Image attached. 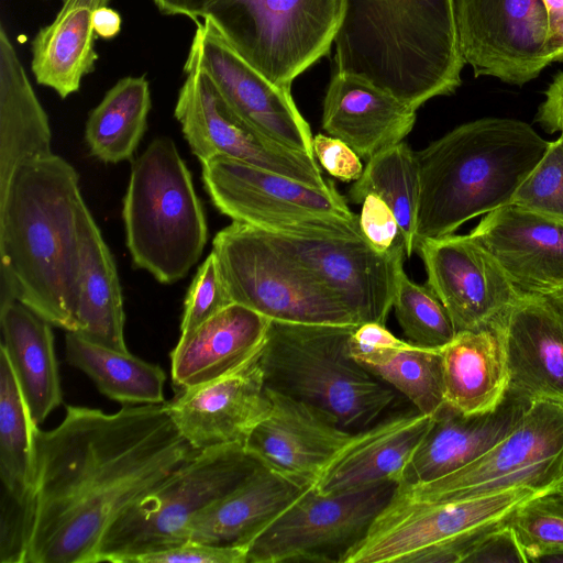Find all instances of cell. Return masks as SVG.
<instances>
[{
	"label": "cell",
	"instance_id": "obj_47",
	"mask_svg": "<svg viewBox=\"0 0 563 563\" xmlns=\"http://www.w3.org/2000/svg\"><path fill=\"white\" fill-rule=\"evenodd\" d=\"M534 121L550 134H563V71L558 73L540 103Z\"/></svg>",
	"mask_w": 563,
	"mask_h": 563
},
{
	"label": "cell",
	"instance_id": "obj_6",
	"mask_svg": "<svg viewBox=\"0 0 563 563\" xmlns=\"http://www.w3.org/2000/svg\"><path fill=\"white\" fill-rule=\"evenodd\" d=\"M134 265L162 284L183 279L208 240L202 206L174 141L154 139L132 163L123 202Z\"/></svg>",
	"mask_w": 563,
	"mask_h": 563
},
{
	"label": "cell",
	"instance_id": "obj_4",
	"mask_svg": "<svg viewBox=\"0 0 563 563\" xmlns=\"http://www.w3.org/2000/svg\"><path fill=\"white\" fill-rule=\"evenodd\" d=\"M549 145L523 121L482 118L416 152L417 242L453 234L466 221L510 205Z\"/></svg>",
	"mask_w": 563,
	"mask_h": 563
},
{
	"label": "cell",
	"instance_id": "obj_50",
	"mask_svg": "<svg viewBox=\"0 0 563 563\" xmlns=\"http://www.w3.org/2000/svg\"><path fill=\"white\" fill-rule=\"evenodd\" d=\"M547 47L551 63H563V21L550 31Z\"/></svg>",
	"mask_w": 563,
	"mask_h": 563
},
{
	"label": "cell",
	"instance_id": "obj_25",
	"mask_svg": "<svg viewBox=\"0 0 563 563\" xmlns=\"http://www.w3.org/2000/svg\"><path fill=\"white\" fill-rule=\"evenodd\" d=\"M432 417L417 409L389 413L372 427L357 432L313 487L321 494L331 495L388 479L399 483Z\"/></svg>",
	"mask_w": 563,
	"mask_h": 563
},
{
	"label": "cell",
	"instance_id": "obj_13",
	"mask_svg": "<svg viewBox=\"0 0 563 563\" xmlns=\"http://www.w3.org/2000/svg\"><path fill=\"white\" fill-rule=\"evenodd\" d=\"M398 487L384 481L324 495L309 486L250 542L246 563H343Z\"/></svg>",
	"mask_w": 563,
	"mask_h": 563
},
{
	"label": "cell",
	"instance_id": "obj_26",
	"mask_svg": "<svg viewBox=\"0 0 563 563\" xmlns=\"http://www.w3.org/2000/svg\"><path fill=\"white\" fill-rule=\"evenodd\" d=\"M271 320L231 303L186 336L170 352V374L179 389L228 375L261 350Z\"/></svg>",
	"mask_w": 563,
	"mask_h": 563
},
{
	"label": "cell",
	"instance_id": "obj_28",
	"mask_svg": "<svg viewBox=\"0 0 563 563\" xmlns=\"http://www.w3.org/2000/svg\"><path fill=\"white\" fill-rule=\"evenodd\" d=\"M5 352L33 421L38 426L63 401L52 324L19 300L0 305Z\"/></svg>",
	"mask_w": 563,
	"mask_h": 563
},
{
	"label": "cell",
	"instance_id": "obj_8",
	"mask_svg": "<svg viewBox=\"0 0 563 563\" xmlns=\"http://www.w3.org/2000/svg\"><path fill=\"white\" fill-rule=\"evenodd\" d=\"M541 493L526 486L452 501L396 493L343 563H463L478 539Z\"/></svg>",
	"mask_w": 563,
	"mask_h": 563
},
{
	"label": "cell",
	"instance_id": "obj_12",
	"mask_svg": "<svg viewBox=\"0 0 563 563\" xmlns=\"http://www.w3.org/2000/svg\"><path fill=\"white\" fill-rule=\"evenodd\" d=\"M563 479V405L528 404L512 430L463 467L437 479L398 486L396 494L418 501H452L526 486L555 492Z\"/></svg>",
	"mask_w": 563,
	"mask_h": 563
},
{
	"label": "cell",
	"instance_id": "obj_24",
	"mask_svg": "<svg viewBox=\"0 0 563 563\" xmlns=\"http://www.w3.org/2000/svg\"><path fill=\"white\" fill-rule=\"evenodd\" d=\"M528 404L507 394L495 411L465 415L444 402L433 415L398 486L437 479L476 460L512 430Z\"/></svg>",
	"mask_w": 563,
	"mask_h": 563
},
{
	"label": "cell",
	"instance_id": "obj_43",
	"mask_svg": "<svg viewBox=\"0 0 563 563\" xmlns=\"http://www.w3.org/2000/svg\"><path fill=\"white\" fill-rule=\"evenodd\" d=\"M246 547H220L187 541L139 558L135 563H246Z\"/></svg>",
	"mask_w": 563,
	"mask_h": 563
},
{
	"label": "cell",
	"instance_id": "obj_33",
	"mask_svg": "<svg viewBox=\"0 0 563 563\" xmlns=\"http://www.w3.org/2000/svg\"><path fill=\"white\" fill-rule=\"evenodd\" d=\"M69 365L84 372L106 397L124 405L164 404L166 375L130 352L92 343L75 332L65 336Z\"/></svg>",
	"mask_w": 563,
	"mask_h": 563
},
{
	"label": "cell",
	"instance_id": "obj_14",
	"mask_svg": "<svg viewBox=\"0 0 563 563\" xmlns=\"http://www.w3.org/2000/svg\"><path fill=\"white\" fill-rule=\"evenodd\" d=\"M186 79L175 106V118L192 154L205 163L217 156L238 159L328 188L314 156L287 148L261 134L223 100L212 81L195 67L184 68Z\"/></svg>",
	"mask_w": 563,
	"mask_h": 563
},
{
	"label": "cell",
	"instance_id": "obj_9",
	"mask_svg": "<svg viewBox=\"0 0 563 563\" xmlns=\"http://www.w3.org/2000/svg\"><path fill=\"white\" fill-rule=\"evenodd\" d=\"M235 303L269 320L311 324H361L357 317L264 230L233 221L212 251Z\"/></svg>",
	"mask_w": 563,
	"mask_h": 563
},
{
	"label": "cell",
	"instance_id": "obj_17",
	"mask_svg": "<svg viewBox=\"0 0 563 563\" xmlns=\"http://www.w3.org/2000/svg\"><path fill=\"white\" fill-rule=\"evenodd\" d=\"M265 232L331 290L360 323L385 324L404 272L405 244L380 253L365 238H309Z\"/></svg>",
	"mask_w": 563,
	"mask_h": 563
},
{
	"label": "cell",
	"instance_id": "obj_1",
	"mask_svg": "<svg viewBox=\"0 0 563 563\" xmlns=\"http://www.w3.org/2000/svg\"><path fill=\"white\" fill-rule=\"evenodd\" d=\"M35 521L25 563H95L111 522L198 451L164 404L66 406L35 432Z\"/></svg>",
	"mask_w": 563,
	"mask_h": 563
},
{
	"label": "cell",
	"instance_id": "obj_38",
	"mask_svg": "<svg viewBox=\"0 0 563 563\" xmlns=\"http://www.w3.org/2000/svg\"><path fill=\"white\" fill-rule=\"evenodd\" d=\"M396 319L408 342L441 349L456 334L442 302L428 285L413 283L402 272L393 302Z\"/></svg>",
	"mask_w": 563,
	"mask_h": 563
},
{
	"label": "cell",
	"instance_id": "obj_45",
	"mask_svg": "<svg viewBox=\"0 0 563 563\" xmlns=\"http://www.w3.org/2000/svg\"><path fill=\"white\" fill-rule=\"evenodd\" d=\"M463 563H528L509 519L484 533Z\"/></svg>",
	"mask_w": 563,
	"mask_h": 563
},
{
	"label": "cell",
	"instance_id": "obj_5",
	"mask_svg": "<svg viewBox=\"0 0 563 563\" xmlns=\"http://www.w3.org/2000/svg\"><path fill=\"white\" fill-rule=\"evenodd\" d=\"M355 327L271 320L258 357L266 388L323 410L351 432L380 421L401 395L354 360Z\"/></svg>",
	"mask_w": 563,
	"mask_h": 563
},
{
	"label": "cell",
	"instance_id": "obj_34",
	"mask_svg": "<svg viewBox=\"0 0 563 563\" xmlns=\"http://www.w3.org/2000/svg\"><path fill=\"white\" fill-rule=\"evenodd\" d=\"M150 109V84L144 76L118 80L86 122L90 154L106 164L131 159L146 130Z\"/></svg>",
	"mask_w": 563,
	"mask_h": 563
},
{
	"label": "cell",
	"instance_id": "obj_52",
	"mask_svg": "<svg viewBox=\"0 0 563 563\" xmlns=\"http://www.w3.org/2000/svg\"><path fill=\"white\" fill-rule=\"evenodd\" d=\"M530 563H563V547L542 551L533 555Z\"/></svg>",
	"mask_w": 563,
	"mask_h": 563
},
{
	"label": "cell",
	"instance_id": "obj_39",
	"mask_svg": "<svg viewBox=\"0 0 563 563\" xmlns=\"http://www.w3.org/2000/svg\"><path fill=\"white\" fill-rule=\"evenodd\" d=\"M509 523L528 563L542 551L563 547V495L551 492L525 501L510 516Z\"/></svg>",
	"mask_w": 563,
	"mask_h": 563
},
{
	"label": "cell",
	"instance_id": "obj_7",
	"mask_svg": "<svg viewBox=\"0 0 563 563\" xmlns=\"http://www.w3.org/2000/svg\"><path fill=\"white\" fill-rule=\"evenodd\" d=\"M260 464L241 444L198 451L111 522L99 541L95 563H135L143 555L187 542L191 520Z\"/></svg>",
	"mask_w": 563,
	"mask_h": 563
},
{
	"label": "cell",
	"instance_id": "obj_27",
	"mask_svg": "<svg viewBox=\"0 0 563 563\" xmlns=\"http://www.w3.org/2000/svg\"><path fill=\"white\" fill-rule=\"evenodd\" d=\"M308 487L261 463L236 488L191 520L188 541L247 548L254 537Z\"/></svg>",
	"mask_w": 563,
	"mask_h": 563
},
{
	"label": "cell",
	"instance_id": "obj_41",
	"mask_svg": "<svg viewBox=\"0 0 563 563\" xmlns=\"http://www.w3.org/2000/svg\"><path fill=\"white\" fill-rule=\"evenodd\" d=\"M233 303L211 252L199 266L184 305L180 338L196 330L208 319Z\"/></svg>",
	"mask_w": 563,
	"mask_h": 563
},
{
	"label": "cell",
	"instance_id": "obj_32",
	"mask_svg": "<svg viewBox=\"0 0 563 563\" xmlns=\"http://www.w3.org/2000/svg\"><path fill=\"white\" fill-rule=\"evenodd\" d=\"M124 309L113 256L101 231L86 210L81 241V280L76 331L86 340L129 352L124 340Z\"/></svg>",
	"mask_w": 563,
	"mask_h": 563
},
{
	"label": "cell",
	"instance_id": "obj_3",
	"mask_svg": "<svg viewBox=\"0 0 563 563\" xmlns=\"http://www.w3.org/2000/svg\"><path fill=\"white\" fill-rule=\"evenodd\" d=\"M333 44L334 70L416 110L462 84L455 0H342Z\"/></svg>",
	"mask_w": 563,
	"mask_h": 563
},
{
	"label": "cell",
	"instance_id": "obj_49",
	"mask_svg": "<svg viewBox=\"0 0 563 563\" xmlns=\"http://www.w3.org/2000/svg\"><path fill=\"white\" fill-rule=\"evenodd\" d=\"M92 23L98 37L110 40L119 34L122 20L115 10L104 5L95 11Z\"/></svg>",
	"mask_w": 563,
	"mask_h": 563
},
{
	"label": "cell",
	"instance_id": "obj_30",
	"mask_svg": "<svg viewBox=\"0 0 563 563\" xmlns=\"http://www.w3.org/2000/svg\"><path fill=\"white\" fill-rule=\"evenodd\" d=\"M52 152L48 117L3 25L0 27V195L22 163Z\"/></svg>",
	"mask_w": 563,
	"mask_h": 563
},
{
	"label": "cell",
	"instance_id": "obj_19",
	"mask_svg": "<svg viewBox=\"0 0 563 563\" xmlns=\"http://www.w3.org/2000/svg\"><path fill=\"white\" fill-rule=\"evenodd\" d=\"M492 328L506 356L508 395L563 405V299L521 291Z\"/></svg>",
	"mask_w": 563,
	"mask_h": 563
},
{
	"label": "cell",
	"instance_id": "obj_48",
	"mask_svg": "<svg viewBox=\"0 0 563 563\" xmlns=\"http://www.w3.org/2000/svg\"><path fill=\"white\" fill-rule=\"evenodd\" d=\"M216 0H153L156 8L166 15H184L196 23L203 18Z\"/></svg>",
	"mask_w": 563,
	"mask_h": 563
},
{
	"label": "cell",
	"instance_id": "obj_42",
	"mask_svg": "<svg viewBox=\"0 0 563 563\" xmlns=\"http://www.w3.org/2000/svg\"><path fill=\"white\" fill-rule=\"evenodd\" d=\"M0 562L25 563L35 521V498L20 501L1 493Z\"/></svg>",
	"mask_w": 563,
	"mask_h": 563
},
{
	"label": "cell",
	"instance_id": "obj_2",
	"mask_svg": "<svg viewBox=\"0 0 563 563\" xmlns=\"http://www.w3.org/2000/svg\"><path fill=\"white\" fill-rule=\"evenodd\" d=\"M86 206L76 169L54 153L19 165L0 195V305L19 300L76 331Z\"/></svg>",
	"mask_w": 563,
	"mask_h": 563
},
{
	"label": "cell",
	"instance_id": "obj_18",
	"mask_svg": "<svg viewBox=\"0 0 563 563\" xmlns=\"http://www.w3.org/2000/svg\"><path fill=\"white\" fill-rule=\"evenodd\" d=\"M427 285L444 306L456 332L489 328L521 291L490 252L471 234L417 242Z\"/></svg>",
	"mask_w": 563,
	"mask_h": 563
},
{
	"label": "cell",
	"instance_id": "obj_51",
	"mask_svg": "<svg viewBox=\"0 0 563 563\" xmlns=\"http://www.w3.org/2000/svg\"><path fill=\"white\" fill-rule=\"evenodd\" d=\"M549 18V33L563 21V0H542Z\"/></svg>",
	"mask_w": 563,
	"mask_h": 563
},
{
	"label": "cell",
	"instance_id": "obj_20",
	"mask_svg": "<svg viewBox=\"0 0 563 563\" xmlns=\"http://www.w3.org/2000/svg\"><path fill=\"white\" fill-rule=\"evenodd\" d=\"M272 407L244 443L263 465L302 486L313 485L357 432L323 410L267 389Z\"/></svg>",
	"mask_w": 563,
	"mask_h": 563
},
{
	"label": "cell",
	"instance_id": "obj_15",
	"mask_svg": "<svg viewBox=\"0 0 563 563\" xmlns=\"http://www.w3.org/2000/svg\"><path fill=\"white\" fill-rule=\"evenodd\" d=\"M188 67L207 75L227 104L261 134L314 156L310 126L290 88L273 82L245 60L208 15L197 22L184 68Z\"/></svg>",
	"mask_w": 563,
	"mask_h": 563
},
{
	"label": "cell",
	"instance_id": "obj_16",
	"mask_svg": "<svg viewBox=\"0 0 563 563\" xmlns=\"http://www.w3.org/2000/svg\"><path fill=\"white\" fill-rule=\"evenodd\" d=\"M455 5L462 55L475 77L523 86L552 64L542 0H455Z\"/></svg>",
	"mask_w": 563,
	"mask_h": 563
},
{
	"label": "cell",
	"instance_id": "obj_11",
	"mask_svg": "<svg viewBox=\"0 0 563 563\" xmlns=\"http://www.w3.org/2000/svg\"><path fill=\"white\" fill-rule=\"evenodd\" d=\"M341 13L342 0H216L206 15L245 60L290 88L328 54Z\"/></svg>",
	"mask_w": 563,
	"mask_h": 563
},
{
	"label": "cell",
	"instance_id": "obj_37",
	"mask_svg": "<svg viewBox=\"0 0 563 563\" xmlns=\"http://www.w3.org/2000/svg\"><path fill=\"white\" fill-rule=\"evenodd\" d=\"M366 371L407 398L421 413L444 405L440 349L400 344L353 356Z\"/></svg>",
	"mask_w": 563,
	"mask_h": 563
},
{
	"label": "cell",
	"instance_id": "obj_40",
	"mask_svg": "<svg viewBox=\"0 0 563 563\" xmlns=\"http://www.w3.org/2000/svg\"><path fill=\"white\" fill-rule=\"evenodd\" d=\"M510 205L563 222V134L550 142Z\"/></svg>",
	"mask_w": 563,
	"mask_h": 563
},
{
	"label": "cell",
	"instance_id": "obj_53",
	"mask_svg": "<svg viewBox=\"0 0 563 563\" xmlns=\"http://www.w3.org/2000/svg\"><path fill=\"white\" fill-rule=\"evenodd\" d=\"M552 294L556 295L558 297H560L561 299H563V286L554 289L553 291H551Z\"/></svg>",
	"mask_w": 563,
	"mask_h": 563
},
{
	"label": "cell",
	"instance_id": "obj_35",
	"mask_svg": "<svg viewBox=\"0 0 563 563\" xmlns=\"http://www.w3.org/2000/svg\"><path fill=\"white\" fill-rule=\"evenodd\" d=\"M37 427L30 415L10 361L0 349L1 493L20 501L35 498Z\"/></svg>",
	"mask_w": 563,
	"mask_h": 563
},
{
	"label": "cell",
	"instance_id": "obj_44",
	"mask_svg": "<svg viewBox=\"0 0 563 563\" xmlns=\"http://www.w3.org/2000/svg\"><path fill=\"white\" fill-rule=\"evenodd\" d=\"M358 218L364 238L378 252L387 253L405 244L393 211L375 195L364 198Z\"/></svg>",
	"mask_w": 563,
	"mask_h": 563
},
{
	"label": "cell",
	"instance_id": "obj_46",
	"mask_svg": "<svg viewBox=\"0 0 563 563\" xmlns=\"http://www.w3.org/2000/svg\"><path fill=\"white\" fill-rule=\"evenodd\" d=\"M313 154L330 175L342 181L357 180L363 173L361 157L340 139L314 135Z\"/></svg>",
	"mask_w": 563,
	"mask_h": 563
},
{
	"label": "cell",
	"instance_id": "obj_54",
	"mask_svg": "<svg viewBox=\"0 0 563 563\" xmlns=\"http://www.w3.org/2000/svg\"><path fill=\"white\" fill-rule=\"evenodd\" d=\"M555 492H558L559 494L563 495V479L558 485Z\"/></svg>",
	"mask_w": 563,
	"mask_h": 563
},
{
	"label": "cell",
	"instance_id": "obj_36",
	"mask_svg": "<svg viewBox=\"0 0 563 563\" xmlns=\"http://www.w3.org/2000/svg\"><path fill=\"white\" fill-rule=\"evenodd\" d=\"M367 195H375L393 211L405 242L406 256L410 257L417 245L420 195L416 152L400 142L371 157L361 177L350 188L347 199L362 203Z\"/></svg>",
	"mask_w": 563,
	"mask_h": 563
},
{
	"label": "cell",
	"instance_id": "obj_29",
	"mask_svg": "<svg viewBox=\"0 0 563 563\" xmlns=\"http://www.w3.org/2000/svg\"><path fill=\"white\" fill-rule=\"evenodd\" d=\"M440 353L446 405L465 415L501 406L509 377L503 344L492 327L456 332Z\"/></svg>",
	"mask_w": 563,
	"mask_h": 563
},
{
	"label": "cell",
	"instance_id": "obj_31",
	"mask_svg": "<svg viewBox=\"0 0 563 563\" xmlns=\"http://www.w3.org/2000/svg\"><path fill=\"white\" fill-rule=\"evenodd\" d=\"M109 0H64L52 23L38 30L31 43V69L36 81L66 98L79 90L82 78L95 70L98 54L92 18Z\"/></svg>",
	"mask_w": 563,
	"mask_h": 563
},
{
	"label": "cell",
	"instance_id": "obj_23",
	"mask_svg": "<svg viewBox=\"0 0 563 563\" xmlns=\"http://www.w3.org/2000/svg\"><path fill=\"white\" fill-rule=\"evenodd\" d=\"M416 111L369 81L334 70L323 99L322 128L368 161L402 142Z\"/></svg>",
	"mask_w": 563,
	"mask_h": 563
},
{
	"label": "cell",
	"instance_id": "obj_10",
	"mask_svg": "<svg viewBox=\"0 0 563 563\" xmlns=\"http://www.w3.org/2000/svg\"><path fill=\"white\" fill-rule=\"evenodd\" d=\"M201 165L212 203L233 221L297 236L364 238L358 216L334 184L317 188L225 156Z\"/></svg>",
	"mask_w": 563,
	"mask_h": 563
},
{
	"label": "cell",
	"instance_id": "obj_22",
	"mask_svg": "<svg viewBox=\"0 0 563 563\" xmlns=\"http://www.w3.org/2000/svg\"><path fill=\"white\" fill-rule=\"evenodd\" d=\"M522 292L563 286V222L507 205L486 213L470 232Z\"/></svg>",
	"mask_w": 563,
	"mask_h": 563
},
{
	"label": "cell",
	"instance_id": "obj_21",
	"mask_svg": "<svg viewBox=\"0 0 563 563\" xmlns=\"http://www.w3.org/2000/svg\"><path fill=\"white\" fill-rule=\"evenodd\" d=\"M261 351V350H260ZM260 351L243 366L209 383L179 389L167 411L197 451L244 443L268 415L272 401L260 365Z\"/></svg>",
	"mask_w": 563,
	"mask_h": 563
}]
</instances>
